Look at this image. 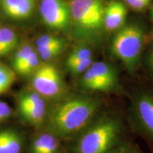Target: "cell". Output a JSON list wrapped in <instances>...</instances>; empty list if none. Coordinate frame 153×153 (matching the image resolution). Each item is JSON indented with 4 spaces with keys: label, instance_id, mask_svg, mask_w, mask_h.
Here are the masks:
<instances>
[{
    "label": "cell",
    "instance_id": "cell-22",
    "mask_svg": "<svg viewBox=\"0 0 153 153\" xmlns=\"http://www.w3.org/2000/svg\"><path fill=\"white\" fill-rule=\"evenodd\" d=\"M125 1L134 10L141 11L146 8L151 0H125Z\"/></svg>",
    "mask_w": 153,
    "mask_h": 153
},
{
    "label": "cell",
    "instance_id": "cell-9",
    "mask_svg": "<svg viewBox=\"0 0 153 153\" xmlns=\"http://www.w3.org/2000/svg\"><path fill=\"white\" fill-rule=\"evenodd\" d=\"M36 7V0H0V8L9 19H26L31 16Z\"/></svg>",
    "mask_w": 153,
    "mask_h": 153
},
{
    "label": "cell",
    "instance_id": "cell-4",
    "mask_svg": "<svg viewBox=\"0 0 153 153\" xmlns=\"http://www.w3.org/2000/svg\"><path fill=\"white\" fill-rule=\"evenodd\" d=\"M72 19L85 31L96 32L104 28V0H72Z\"/></svg>",
    "mask_w": 153,
    "mask_h": 153
},
{
    "label": "cell",
    "instance_id": "cell-21",
    "mask_svg": "<svg viewBox=\"0 0 153 153\" xmlns=\"http://www.w3.org/2000/svg\"><path fill=\"white\" fill-rule=\"evenodd\" d=\"M65 45H59V46H55L49 48L41 50L38 51V53H39L40 57L42 60L45 61H48L50 60L55 58L60 53L62 52Z\"/></svg>",
    "mask_w": 153,
    "mask_h": 153
},
{
    "label": "cell",
    "instance_id": "cell-23",
    "mask_svg": "<svg viewBox=\"0 0 153 153\" xmlns=\"http://www.w3.org/2000/svg\"><path fill=\"white\" fill-rule=\"evenodd\" d=\"M12 114V109L4 101H0V123L4 121Z\"/></svg>",
    "mask_w": 153,
    "mask_h": 153
},
{
    "label": "cell",
    "instance_id": "cell-24",
    "mask_svg": "<svg viewBox=\"0 0 153 153\" xmlns=\"http://www.w3.org/2000/svg\"><path fill=\"white\" fill-rule=\"evenodd\" d=\"M116 153H142V152H141L140 151L136 148H131V147H130V148L123 149V150H120L119 152Z\"/></svg>",
    "mask_w": 153,
    "mask_h": 153
},
{
    "label": "cell",
    "instance_id": "cell-3",
    "mask_svg": "<svg viewBox=\"0 0 153 153\" xmlns=\"http://www.w3.org/2000/svg\"><path fill=\"white\" fill-rule=\"evenodd\" d=\"M144 33L135 24L123 26L113 38L111 51L120 60L130 73H133L138 65L143 46Z\"/></svg>",
    "mask_w": 153,
    "mask_h": 153
},
{
    "label": "cell",
    "instance_id": "cell-6",
    "mask_svg": "<svg viewBox=\"0 0 153 153\" xmlns=\"http://www.w3.org/2000/svg\"><path fill=\"white\" fill-rule=\"evenodd\" d=\"M31 85L36 92L44 98H58L64 91L60 72L56 67L49 63L38 66L32 76Z\"/></svg>",
    "mask_w": 153,
    "mask_h": 153
},
{
    "label": "cell",
    "instance_id": "cell-10",
    "mask_svg": "<svg viewBox=\"0 0 153 153\" xmlns=\"http://www.w3.org/2000/svg\"><path fill=\"white\" fill-rule=\"evenodd\" d=\"M127 16V8L123 2L112 0L105 6L104 28L108 30L118 29L123 26Z\"/></svg>",
    "mask_w": 153,
    "mask_h": 153
},
{
    "label": "cell",
    "instance_id": "cell-26",
    "mask_svg": "<svg viewBox=\"0 0 153 153\" xmlns=\"http://www.w3.org/2000/svg\"><path fill=\"white\" fill-rule=\"evenodd\" d=\"M152 20H153V7L152 8Z\"/></svg>",
    "mask_w": 153,
    "mask_h": 153
},
{
    "label": "cell",
    "instance_id": "cell-8",
    "mask_svg": "<svg viewBox=\"0 0 153 153\" xmlns=\"http://www.w3.org/2000/svg\"><path fill=\"white\" fill-rule=\"evenodd\" d=\"M40 12L44 24L51 29L64 30L70 27L71 11L65 0H41Z\"/></svg>",
    "mask_w": 153,
    "mask_h": 153
},
{
    "label": "cell",
    "instance_id": "cell-25",
    "mask_svg": "<svg viewBox=\"0 0 153 153\" xmlns=\"http://www.w3.org/2000/svg\"><path fill=\"white\" fill-rule=\"evenodd\" d=\"M148 67H149V68H150V71L153 73V46L150 51V55H149L148 60Z\"/></svg>",
    "mask_w": 153,
    "mask_h": 153
},
{
    "label": "cell",
    "instance_id": "cell-12",
    "mask_svg": "<svg viewBox=\"0 0 153 153\" xmlns=\"http://www.w3.org/2000/svg\"><path fill=\"white\" fill-rule=\"evenodd\" d=\"M24 140L19 132L12 129L0 131V153H21Z\"/></svg>",
    "mask_w": 153,
    "mask_h": 153
},
{
    "label": "cell",
    "instance_id": "cell-19",
    "mask_svg": "<svg viewBox=\"0 0 153 153\" xmlns=\"http://www.w3.org/2000/svg\"><path fill=\"white\" fill-rule=\"evenodd\" d=\"M39 57H40L38 55V53L33 51L29 55L27 60L25 62L24 64L17 70V73L22 76H26L33 73L39 66Z\"/></svg>",
    "mask_w": 153,
    "mask_h": 153
},
{
    "label": "cell",
    "instance_id": "cell-16",
    "mask_svg": "<svg viewBox=\"0 0 153 153\" xmlns=\"http://www.w3.org/2000/svg\"><path fill=\"white\" fill-rule=\"evenodd\" d=\"M34 51L31 45L28 43L22 45L15 52L12 60V66L14 70L16 72L17 70L24 64L27 60L29 55Z\"/></svg>",
    "mask_w": 153,
    "mask_h": 153
},
{
    "label": "cell",
    "instance_id": "cell-18",
    "mask_svg": "<svg viewBox=\"0 0 153 153\" xmlns=\"http://www.w3.org/2000/svg\"><path fill=\"white\" fill-rule=\"evenodd\" d=\"M37 51L49 48L65 45V42L62 38L52 35H43L39 37L36 41Z\"/></svg>",
    "mask_w": 153,
    "mask_h": 153
},
{
    "label": "cell",
    "instance_id": "cell-13",
    "mask_svg": "<svg viewBox=\"0 0 153 153\" xmlns=\"http://www.w3.org/2000/svg\"><path fill=\"white\" fill-rule=\"evenodd\" d=\"M18 45V36L14 30L8 27L0 28V57L9 54Z\"/></svg>",
    "mask_w": 153,
    "mask_h": 153
},
{
    "label": "cell",
    "instance_id": "cell-20",
    "mask_svg": "<svg viewBox=\"0 0 153 153\" xmlns=\"http://www.w3.org/2000/svg\"><path fill=\"white\" fill-rule=\"evenodd\" d=\"M92 63L93 59L89 58L87 59V60L81 61V62L70 65L66 66V68L72 74H73V75H79V74H83L91 66Z\"/></svg>",
    "mask_w": 153,
    "mask_h": 153
},
{
    "label": "cell",
    "instance_id": "cell-14",
    "mask_svg": "<svg viewBox=\"0 0 153 153\" xmlns=\"http://www.w3.org/2000/svg\"><path fill=\"white\" fill-rule=\"evenodd\" d=\"M18 109L28 107L46 106L44 97L36 91H26L21 93L17 97Z\"/></svg>",
    "mask_w": 153,
    "mask_h": 153
},
{
    "label": "cell",
    "instance_id": "cell-15",
    "mask_svg": "<svg viewBox=\"0 0 153 153\" xmlns=\"http://www.w3.org/2000/svg\"><path fill=\"white\" fill-rule=\"evenodd\" d=\"M16 80V72L0 62V95L9 89Z\"/></svg>",
    "mask_w": 153,
    "mask_h": 153
},
{
    "label": "cell",
    "instance_id": "cell-5",
    "mask_svg": "<svg viewBox=\"0 0 153 153\" xmlns=\"http://www.w3.org/2000/svg\"><path fill=\"white\" fill-rule=\"evenodd\" d=\"M118 82L114 67L104 61H97L82 74L79 85L86 90L108 93L116 89Z\"/></svg>",
    "mask_w": 153,
    "mask_h": 153
},
{
    "label": "cell",
    "instance_id": "cell-11",
    "mask_svg": "<svg viewBox=\"0 0 153 153\" xmlns=\"http://www.w3.org/2000/svg\"><path fill=\"white\" fill-rule=\"evenodd\" d=\"M59 140L49 132L40 134L31 142L29 153H62Z\"/></svg>",
    "mask_w": 153,
    "mask_h": 153
},
{
    "label": "cell",
    "instance_id": "cell-1",
    "mask_svg": "<svg viewBox=\"0 0 153 153\" xmlns=\"http://www.w3.org/2000/svg\"><path fill=\"white\" fill-rule=\"evenodd\" d=\"M101 106L100 99L91 96L76 95L63 99L48 110V132L59 139L73 136L95 119Z\"/></svg>",
    "mask_w": 153,
    "mask_h": 153
},
{
    "label": "cell",
    "instance_id": "cell-7",
    "mask_svg": "<svg viewBox=\"0 0 153 153\" xmlns=\"http://www.w3.org/2000/svg\"><path fill=\"white\" fill-rule=\"evenodd\" d=\"M130 116L137 131L153 143V94L137 95L130 107Z\"/></svg>",
    "mask_w": 153,
    "mask_h": 153
},
{
    "label": "cell",
    "instance_id": "cell-17",
    "mask_svg": "<svg viewBox=\"0 0 153 153\" xmlns=\"http://www.w3.org/2000/svg\"><path fill=\"white\" fill-rule=\"evenodd\" d=\"M89 58H92V53L90 49L85 46L76 47L67 57L65 65H70Z\"/></svg>",
    "mask_w": 153,
    "mask_h": 153
},
{
    "label": "cell",
    "instance_id": "cell-2",
    "mask_svg": "<svg viewBox=\"0 0 153 153\" xmlns=\"http://www.w3.org/2000/svg\"><path fill=\"white\" fill-rule=\"evenodd\" d=\"M123 128L117 115L106 114L95 118L78 137L74 153H110L119 143Z\"/></svg>",
    "mask_w": 153,
    "mask_h": 153
}]
</instances>
